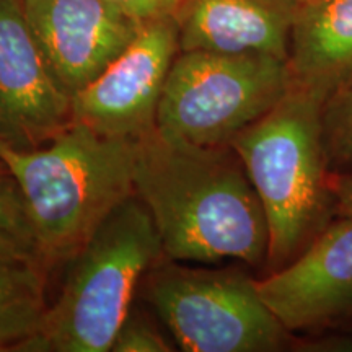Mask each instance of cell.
Listing matches in <instances>:
<instances>
[{
  "label": "cell",
  "mask_w": 352,
  "mask_h": 352,
  "mask_svg": "<svg viewBox=\"0 0 352 352\" xmlns=\"http://www.w3.org/2000/svg\"><path fill=\"white\" fill-rule=\"evenodd\" d=\"M135 196L148 210L164 256L214 264L267 263L261 201L232 145L171 142L153 131L135 147Z\"/></svg>",
  "instance_id": "6da1fadb"
},
{
  "label": "cell",
  "mask_w": 352,
  "mask_h": 352,
  "mask_svg": "<svg viewBox=\"0 0 352 352\" xmlns=\"http://www.w3.org/2000/svg\"><path fill=\"white\" fill-rule=\"evenodd\" d=\"M135 147L76 121L38 147L0 139V165L21 189L44 266L67 263L135 196Z\"/></svg>",
  "instance_id": "7a4b0ae2"
},
{
  "label": "cell",
  "mask_w": 352,
  "mask_h": 352,
  "mask_svg": "<svg viewBox=\"0 0 352 352\" xmlns=\"http://www.w3.org/2000/svg\"><path fill=\"white\" fill-rule=\"evenodd\" d=\"M324 101L320 91L290 82L283 98L230 142L263 204L271 271L300 254L334 215L321 132Z\"/></svg>",
  "instance_id": "3957f363"
},
{
  "label": "cell",
  "mask_w": 352,
  "mask_h": 352,
  "mask_svg": "<svg viewBox=\"0 0 352 352\" xmlns=\"http://www.w3.org/2000/svg\"><path fill=\"white\" fill-rule=\"evenodd\" d=\"M162 256L151 214L129 197L65 263L64 284L41 327L13 351H111L140 280Z\"/></svg>",
  "instance_id": "277c9868"
},
{
  "label": "cell",
  "mask_w": 352,
  "mask_h": 352,
  "mask_svg": "<svg viewBox=\"0 0 352 352\" xmlns=\"http://www.w3.org/2000/svg\"><path fill=\"white\" fill-rule=\"evenodd\" d=\"M287 60L264 54L179 51L166 77L155 131L171 142L222 147L287 91Z\"/></svg>",
  "instance_id": "5b68a950"
},
{
  "label": "cell",
  "mask_w": 352,
  "mask_h": 352,
  "mask_svg": "<svg viewBox=\"0 0 352 352\" xmlns=\"http://www.w3.org/2000/svg\"><path fill=\"white\" fill-rule=\"evenodd\" d=\"M144 297L186 352H274L289 331L240 270L191 267L162 256L144 276Z\"/></svg>",
  "instance_id": "8992f818"
},
{
  "label": "cell",
  "mask_w": 352,
  "mask_h": 352,
  "mask_svg": "<svg viewBox=\"0 0 352 352\" xmlns=\"http://www.w3.org/2000/svg\"><path fill=\"white\" fill-rule=\"evenodd\" d=\"M179 52L175 20L145 21L126 51L70 98L72 121L139 142L157 127L166 77Z\"/></svg>",
  "instance_id": "52a82bcc"
},
{
  "label": "cell",
  "mask_w": 352,
  "mask_h": 352,
  "mask_svg": "<svg viewBox=\"0 0 352 352\" xmlns=\"http://www.w3.org/2000/svg\"><path fill=\"white\" fill-rule=\"evenodd\" d=\"M25 13L51 76L70 98L122 54L142 26L107 0H25Z\"/></svg>",
  "instance_id": "ba28073f"
},
{
  "label": "cell",
  "mask_w": 352,
  "mask_h": 352,
  "mask_svg": "<svg viewBox=\"0 0 352 352\" xmlns=\"http://www.w3.org/2000/svg\"><path fill=\"white\" fill-rule=\"evenodd\" d=\"M72 121L25 13V0H0V138L38 147Z\"/></svg>",
  "instance_id": "9c48e42d"
},
{
  "label": "cell",
  "mask_w": 352,
  "mask_h": 352,
  "mask_svg": "<svg viewBox=\"0 0 352 352\" xmlns=\"http://www.w3.org/2000/svg\"><path fill=\"white\" fill-rule=\"evenodd\" d=\"M256 287L289 333L351 316L352 217L328 223L292 261L258 279Z\"/></svg>",
  "instance_id": "30bf717a"
},
{
  "label": "cell",
  "mask_w": 352,
  "mask_h": 352,
  "mask_svg": "<svg viewBox=\"0 0 352 352\" xmlns=\"http://www.w3.org/2000/svg\"><path fill=\"white\" fill-rule=\"evenodd\" d=\"M296 0H182L179 51L264 54L287 60Z\"/></svg>",
  "instance_id": "8fae6325"
},
{
  "label": "cell",
  "mask_w": 352,
  "mask_h": 352,
  "mask_svg": "<svg viewBox=\"0 0 352 352\" xmlns=\"http://www.w3.org/2000/svg\"><path fill=\"white\" fill-rule=\"evenodd\" d=\"M290 82L328 96L352 77V0H296Z\"/></svg>",
  "instance_id": "7c38bea8"
},
{
  "label": "cell",
  "mask_w": 352,
  "mask_h": 352,
  "mask_svg": "<svg viewBox=\"0 0 352 352\" xmlns=\"http://www.w3.org/2000/svg\"><path fill=\"white\" fill-rule=\"evenodd\" d=\"M39 259L0 258V351H13L41 327L47 310Z\"/></svg>",
  "instance_id": "4fadbf2b"
},
{
  "label": "cell",
  "mask_w": 352,
  "mask_h": 352,
  "mask_svg": "<svg viewBox=\"0 0 352 352\" xmlns=\"http://www.w3.org/2000/svg\"><path fill=\"white\" fill-rule=\"evenodd\" d=\"M324 157L329 171L352 168V77L340 85L321 109Z\"/></svg>",
  "instance_id": "5bb4252c"
},
{
  "label": "cell",
  "mask_w": 352,
  "mask_h": 352,
  "mask_svg": "<svg viewBox=\"0 0 352 352\" xmlns=\"http://www.w3.org/2000/svg\"><path fill=\"white\" fill-rule=\"evenodd\" d=\"M0 232L15 236L36 253L33 226L23 195L19 183L8 171L6 175H0Z\"/></svg>",
  "instance_id": "9a60e30c"
},
{
  "label": "cell",
  "mask_w": 352,
  "mask_h": 352,
  "mask_svg": "<svg viewBox=\"0 0 352 352\" xmlns=\"http://www.w3.org/2000/svg\"><path fill=\"white\" fill-rule=\"evenodd\" d=\"M113 352H170L173 347L151 320L140 315L127 318L114 338Z\"/></svg>",
  "instance_id": "2e32d148"
},
{
  "label": "cell",
  "mask_w": 352,
  "mask_h": 352,
  "mask_svg": "<svg viewBox=\"0 0 352 352\" xmlns=\"http://www.w3.org/2000/svg\"><path fill=\"white\" fill-rule=\"evenodd\" d=\"M109 6L129 16V19L145 23V21L173 19V13L182 0H107Z\"/></svg>",
  "instance_id": "e0dca14e"
},
{
  "label": "cell",
  "mask_w": 352,
  "mask_h": 352,
  "mask_svg": "<svg viewBox=\"0 0 352 352\" xmlns=\"http://www.w3.org/2000/svg\"><path fill=\"white\" fill-rule=\"evenodd\" d=\"M328 183L333 196V214L338 217H352V168L329 171Z\"/></svg>",
  "instance_id": "ac0fdd59"
},
{
  "label": "cell",
  "mask_w": 352,
  "mask_h": 352,
  "mask_svg": "<svg viewBox=\"0 0 352 352\" xmlns=\"http://www.w3.org/2000/svg\"><path fill=\"white\" fill-rule=\"evenodd\" d=\"M0 258L6 259H39L30 246L21 243L15 236L0 232ZM41 261V259H39Z\"/></svg>",
  "instance_id": "d6986e66"
},
{
  "label": "cell",
  "mask_w": 352,
  "mask_h": 352,
  "mask_svg": "<svg viewBox=\"0 0 352 352\" xmlns=\"http://www.w3.org/2000/svg\"><path fill=\"white\" fill-rule=\"evenodd\" d=\"M307 349L321 352H352V338H329V340L310 342Z\"/></svg>",
  "instance_id": "ffe728a7"
},
{
  "label": "cell",
  "mask_w": 352,
  "mask_h": 352,
  "mask_svg": "<svg viewBox=\"0 0 352 352\" xmlns=\"http://www.w3.org/2000/svg\"><path fill=\"white\" fill-rule=\"evenodd\" d=\"M0 139H2V138H0Z\"/></svg>",
  "instance_id": "44dd1931"
}]
</instances>
